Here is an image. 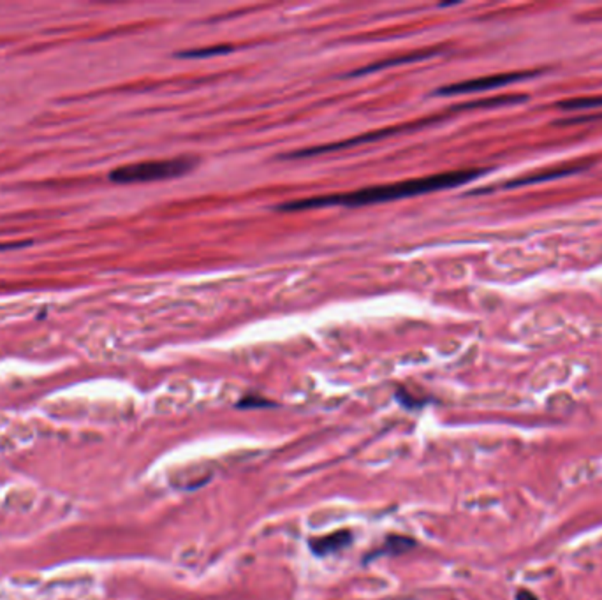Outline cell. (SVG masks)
Returning a JSON list of instances; mask_svg holds the SVG:
<instances>
[{
    "mask_svg": "<svg viewBox=\"0 0 602 600\" xmlns=\"http://www.w3.org/2000/svg\"><path fill=\"white\" fill-rule=\"evenodd\" d=\"M483 169H460L448 171V173L430 174V176L412 178V180L400 181V184L376 185V187L359 189V191L333 194V196H317L306 197V199L291 201V203L280 204L276 210L280 211H301L313 210V208L324 206H365V204L389 203V201L405 199V197L421 196V194L444 191V189L458 187L461 184L474 180L481 176Z\"/></svg>",
    "mask_w": 602,
    "mask_h": 600,
    "instance_id": "obj_1",
    "label": "cell"
},
{
    "mask_svg": "<svg viewBox=\"0 0 602 600\" xmlns=\"http://www.w3.org/2000/svg\"><path fill=\"white\" fill-rule=\"evenodd\" d=\"M196 159L178 157L162 159V161H145L136 164L120 166L109 173V180L116 185L150 184V181H164L171 178L184 176L191 173L196 166Z\"/></svg>",
    "mask_w": 602,
    "mask_h": 600,
    "instance_id": "obj_2",
    "label": "cell"
},
{
    "mask_svg": "<svg viewBox=\"0 0 602 600\" xmlns=\"http://www.w3.org/2000/svg\"><path fill=\"white\" fill-rule=\"evenodd\" d=\"M533 74H536V72H506V74L484 76V78L467 79V81L446 85V86H442V89H438L437 94L438 96H461V94L486 92V90H493V89H498V86L509 85V83L532 78Z\"/></svg>",
    "mask_w": 602,
    "mask_h": 600,
    "instance_id": "obj_3",
    "label": "cell"
},
{
    "mask_svg": "<svg viewBox=\"0 0 602 600\" xmlns=\"http://www.w3.org/2000/svg\"><path fill=\"white\" fill-rule=\"evenodd\" d=\"M352 544V531L349 530H336L333 534L324 535V537L310 539L308 548L316 556H328V554L340 553L342 549H347Z\"/></svg>",
    "mask_w": 602,
    "mask_h": 600,
    "instance_id": "obj_4",
    "label": "cell"
},
{
    "mask_svg": "<svg viewBox=\"0 0 602 600\" xmlns=\"http://www.w3.org/2000/svg\"><path fill=\"white\" fill-rule=\"evenodd\" d=\"M433 53H437V49H421V51L407 53V55H401V56H395V59L381 60V62H377V64H372V66H366V67H363V69H359V71H354V72H352V74H351V76H361V74H368V72H376V71L386 69V67H395V66H403V64L418 62V60H423V59H430V55H433Z\"/></svg>",
    "mask_w": 602,
    "mask_h": 600,
    "instance_id": "obj_5",
    "label": "cell"
},
{
    "mask_svg": "<svg viewBox=\"0 0 602 600\" xmlns=\"http://www.w3.org/2000/svg\"><path fill=\"white\" fill-rule=\"evenodd\" d=\"M412 548H416L414 539L405 537V535H389V537L386 539L384 546H382L378 551L373 553V556H370V558L381 556V554H391V556H398V554L411 551Z\"/></svg>",
    "mask_w": 602,
    "mask_h": 600,
    "instance_id": "obj_6",
    "label": "cell"
},
{
    "mask_svg": "<svg viewBox=\"0 0 602 600\" xmlns=\"http://www.w3.org/2000/svg\"><path fill=\"white\" fill-rule=\"evenodd\" d=\"M574 171H579L578 166H571V168H556V169H550V171H544V173L533 174V176H527V178H521V180L511 181V184L503 185V187H521V185L539 184V181H544V180H553V178L566 176V174L574 173Z\"/></svg>",
    "mask_w": 602,
    "mask_h": 600,
    "instance_id": "obj_7",
    "label": "cell"
},
{
    "mask_svg": "<svg viewBox=\"0 0 602 600\" xmlns=\"http://www.w3.org/2000/svg\"><path fill=\"white\" fill-rule=\"evenodd\" d=\"M599 106H602V96L567 99V101L558 102V108L571 109V111H576V109H586V108H599Z\"/></svg>",
    "mask_w": 602,
    "mask_h": 600,
    "instance_id": "obj_8",
    "label": "cell"
},
{
    "mask_svg": "<svg viewBox=\"0 0 602 600\" xmlns=\"http://www.w3.org/2000/svg\"><path fill=\"white\" fill-rule=\"evenodd\" d=\"M233 49H234L233 46H211V48H204V49H192V51H181V53H176V56H180V59H206V56L229 53V51H233Z\"/></svg>",
    "mask_w": 602,
    "mask_h": 600,
    "instance_id": "obj_9",
    "label": "cell"
},
{
    "mask_svg": "<svg viewBox=\"0 0 602 600\" xmlns=\"http://www.w3.org/2000/svg\"><path fill=\"white\" fill-rule=\"evenodd\" d=\"M274 401L266 400L263 396H257V394H249V396H244L240 401H238V407L240 409H264V407H274Z\"/></svg>",
    "mask_w": 602,
    "mask_h": 600,
    "instance_id": "obj_10",
    "label": "cell"
},
{
    "mask_svg": "<svg viewBox=\"0 0 602 600\" xmlns=\"http://www.w3.org/2000/svg\"><path fill=\"white\" fill-rule=\"evenodd\" d=\"M30 245H32V240L0 243V252H4V250H18V249H25V246H30Z\"/></svg>",
    "mask_w": 602,
    "mask_h": 600,
    "instance_id": "obj_11",
    "label": "cell"
},
{
    "mask_svg": "<svg viewBox=\"0 0 602 600\" xmlns=\"http://www.w3.org/2000/svg\"><path fill=\"white\" fill-rule=\"evenodd\" d=\"M516 600H537V597L533 594H530L527 590H520L516 594Z\"/></svg>",
    "mask_w": 602,
    "mask_h": 600,
    "instance_id": "obj_12",
    "label": "cell"
}]
</instances>
